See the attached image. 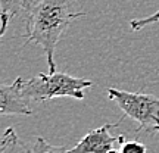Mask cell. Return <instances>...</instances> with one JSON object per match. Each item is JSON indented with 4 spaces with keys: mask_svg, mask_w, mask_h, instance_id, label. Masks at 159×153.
I'll return each instance as SVG.
<instances>
[{
    "mask_svg": "<svg viewBox=\"0 0 159 153\" xmlns=\"http://www.w3.org/2000/svg\"><path fill=\"white\" fill-rule=\"evenodd\" d=\"M122 119L116 124H105L99 128L90 130L69 150V153H108L114 150L115 146H121L125 142V137L111 136V130L118 128Z\"/></svg>",
    "mask_w": 159,
    "mask_h": 153,
    "instance_id": "277c9868",
    "label": "cell"
},
{
    "mask_svg": "<svg viewBox=\"0 0 159 153\" xmlns=\"http://www.w3.org/2000/svg\"><path fill=\"white\" fill-rule=\"evenodd\" d=\"M119 153H146V146L143 143L133 140V142H124L121 144Z\"/></svg>",
    "mask_w": 159,
    "mask_h": 153,
    "instance_id": "30bf717a",
    "label": "cell"
},
{
    "mask_svg": "<svg viewBox=\"0 0 159 153\" xmlns=\"http://www.w3.org/2000/svg\"><path fill=\"white\" fill-rule=\"evenodd\" d=\"M0 153H31V150L25 147V144L18 137L13 127H9L5 131L0 142Z\"/></svg>",
    "mask_w": 159,
    "mask_h": 153,
    "instance_id": "52a82bcc",
    "label": "cell"
},
{
    "mask_svg": "<svg viewBox=\"0 0 159 153\" xmlns=\"http://www.w3.org/2000/svg\"><path fill=\"white\" fill-rule=\"evenodd\" d=\"M22 78L18 77L11 85H0V112L2 115H33L30 100L21 88Z\"/></svg>",
    "mask_w": 159,
    "mask_h": 153,
    "instance_id": "5b68a950",
    "label": "cell"
},
{
    "mask_svg": "<svg viewBox=\"0 0 159 153\" xmlns=\"http://www.w3.org/2000/svg\"><path fill=\"white\" fill-rule=\"evenodd\" d=\"M84 12H74L71 0H37L27 9L25 46L39 44L44 50L49 74L56 72L55 49L72 21L84 16Z\"/></svg>",
    "mask_w": 159,
    "mask_h": 153,
    "instance_id": "6da1fadb",
    "label": "cell"
},
{
    "mask_svg": "<svg viewBox=\"0 0 159 153\" xmlns=\"http://www.w3.org/2000/svg\"><path fill=\"white\" fill-rule=\"evenodd\" d=\"M31 153H69V150L63 146H53L49 142H46L43 137H35Z\"/></svg>",
    "mask_w": 159,
    "mask_h": 153,
    "instance_id": "ba28073f",
    "label": "cell"
},
{
    "mask_svg": "<svg viewBox=\"0 0 159 153\" xmlns=\"http://www.w3.org/2000/svg\"><path fill=\"white\" fill-rule=\"evenodd\" d=\"M94 84L91 79L77 78L63 72L39 74L34 78L21 81L24 96L30 102H46L56 97H72L83 100L84 90Z\"/></svg>",
    "mask_w": 159,
    "mask_h": 153,
    "instance_id": "7a4b0ae2",
    "label": "cell"
},
{
    "mask_svg": "<svg viewBox=\"0 0 159 153\" xmlns=\"http://www.w3.org/2000/svg\"><path fill=\"white\" fill-rule=\"evenodd\" d=\"M108 153H118V152H116V150L114 149V150H111V152H108Z\"/></svg>",
    "mask_w": 159,
    "mask_h": 153,
    "instance_id": "8fae6325",
    "label": "cell"
},
{
    "mask_svg": "<svg viewBox=\"0 0 159 153\" xmlns=\"http://www.w3.org/2000/svg\"><path fill=\"white\" fill-rule=\"evenodd\" d=\"M28 6H30L28 0H0V16H2L0 35H5L9 19L16 16L21 11H27Z\"/></svg>",
    "mask_w": 159,
    "mask_h": 153,
    "instance_id": "8992f818",
    "label": "cell"
},
{
    "mask_svg": "<svg viewBox=\"0 0 159 153\" xmlns=\"http://www.w3.org/2000/svg\"><path fill=\"white\" fill-rule=\"evenodd\" d=\"M159 21V9L156 12H153L152 15H149L146 18H139V19H131L130 21V28L133 31H140L144 27L148 25H152V24H156Z\"/></svg>",
    "mask_w": 159,
    "mask_h": 153,
    "instance_id": "9c48e42d",
    "label": "cell"
},
{
    "mask_svg": "<svg viewBox=\"0 0 159 153\" xmlns=\"http://www.w3.org/2000/svg\"><path fill=\"white\" fill-rule=\"evenodd\" d=\"M108 97L118 105L128 116L139 124V130L149 134L159 133V99L143 93H130V91L108 88Z\"/></svg>",
    "mask_w": 159,
    "mask_h": 153,
    "instance_id": "3957f363",
    "label": "cell"
}]
</instances>
